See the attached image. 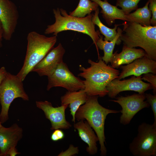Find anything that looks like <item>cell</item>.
Returning <instances> with one entry per match:
<instances>
[{"instance_id": "6da1fadb", "label": "cell", "mask_w": 156, "mask_h": 156, "mask_svg": "<svg viewBox=\"0 0 156 156\" xmlns=\"http://www.w3.org/2000/svg\"><path fill=\"white\" fill-rule=\"evenodd\" d=\"M90 67H80L81 71L78 75L84 78V89L88 96H98L103 97L108 92L107 86L113 80L116 79L119 75V70L112 67L100 57L98 62L89 59Z\"/></svg>"}, {"instance_id": "7a4b0ae2", "label": "cell", "mask_w": 156, "mask_h": 156, "mask_svg": "<svg viewBox=\"0 0 156 156\" xmlns=\"http://www.w3.org/2000/svg\"><path fill=\"white\" fill-rule=\"evenodd\" d=\"M55 22L47 26L44 31L46 34H53L57 36L59 32L70 30L86 34L90 37L95 44L97 52L98 59L100 56L96 43L100 38V32L95 30V25L92 21V14L83 17L73 16L68 14L62 8L53 9Z\"/></svg>"}, {"instance_id": "3957f363", "label": "cell", "mask_w": 156, "mask_h": 156, "mask_svg": "<svg viewBox=\"0 0 156 156\" xmlns=\"http://www.w3.org/2000/svg\"><path fill=\"white\" fill-rule=\"evenodd\" d=\"M98 96H88L86 103L81 105L77 111L75 118L77 121L86 120L94 130L100 146V155L105 156L107 150L105 145V123L107 116L110 114H116L120 111L105 108L98 101Z\"/></svg>"}, {"instance_id": "277c9868", "label": "cell", "mask_w": 156, "mask_h": 156, "mask_svg": "<svg viewBox=\"0 0 156 156\" xmlns=\"http://www.w3.org/2000/svg\"><path fill=\"white\" fill-rule=\"evenodd\" d=\"M121 25L123 27L120 38L124 45L141 47L148 57L156 61V26H145L126 21Z\"/></svg>"}, {"instance_id": "5b68a950", "label": "cell", "mask_w": 156, "mask_h": 156, "mask_svg": "<svg viewBox=\"0 0 156 156\" xmlns=\"http://www.w3.org/2000/svg\"><path fill=\"white\" fill-rule=\"evenodd\" d=\"M26 55L23 66L16 75L23 81L34 67L54 47L57 36L48 37L37 32H29Z\"/></svg>"}, {"instance_id": "8992f818", "label": "cell", "mask_w": 156, "mask_h": 156, "mask_svg": "<svg viewBox=\"0 0 156 156\" xmlns=\"http://www.w3.org/2000/svg\"><path fill=\"white\" fill-rule=\"evenodd\" d=\"M17 98H21L25 101L29 100L23 88V81L16 75L7 72L0 84V103L1 106L0 121L1 123L8 119L10 106L14 100Z\"/></svg>"}, {"instance_id": "52a82bcc", "label": "cell", "mask_w": 156, "mask_h": 156, "mask_svg": "<svg viewBox=\"0 0 156 156\" xmlns=\"http://www.w3.org/2000/svg\"><path fill=\"white\" fill-rule=\"evenodd\" d=\"M129 149L134 156H156V125L145 122L139 125Z\"/></svg>"}, {"instance_id": "ba28073f", "label": "cell", "mask_w": 156, "mask_h": 156, "mask_svg": "<svg viewBox=\"0 0 156 156\" xmlns=\"http://www.w3.org/2000/svg\"><path fill=\"white\" fill-rule=\"evenodd\" d=\"M48 79L47 90L56 87L64 88L68 91L84 89L83 81L75 76L63 61L58 65L53 73L48 77Z\"/></svg>"}, {"instance_id": "9c48e42d", "label": "cell", "mask_w": 156, "mask_h": 156, "mask_svg": "<svg viewBox=\"0 0 156 156\" xmlns=\"http://www.w3.org/2000/svg\"><path fill=\"white\" fill-rule=\"evenodd\" d=\"M145 93L134 94L126 96H120L116 100L110 101L119 104L122 107L120 111L121 115L120 118V123L124 125L129 124L135 115L139 111L150 105L146 101Z\"/></svg>"}, {"instance_id": "30bf717a", "label": "cell", "mask_w": 156, "mask_h": 156, "mask_svg": "<svg viewBox=\"0 0 156 156\" xmlns=\"http://www.w3.org/2000/svg\"><path fill=\"white\" fill-rule=\"evenodd\" d=\"M142 76H132L130 78L122 80L115 79L110 82L106 88L107 95L111 98H115L120 92L125 91H133L139 94H144L148 90L153 89L149 83L143 81Z\"/></svg>"}, {"instance_id": "8fae6325", "label": "cell", "mask_w": 156, "mask_h": 156, "mask_svg": "<svg viewBox=\"0 0 156 156\" xmlns=\"http://www.w3.org/2000/svg\"><path fill=\"white\" fill-rule=\"evenodd\" d=\"M19 13L17 7L10 0H0V21L3 29V38L10 40L17 25Z\"/></svg>"}, {"instance_id": "7c38bea8", "label": "cell", "mask_w": 156, "mask_h": 156, "mask_svg": "<svg viewBox=\"0 0 156 156\" xmlns=\"http://www.w3.org/2000/svg\"><path fill=\"white\" fill-rule=\"evenodd\" d=\"M23 129L16 123L6 128H0L1 156H15L19 154L16 148L23 136Z\"/></svg>"}, {"instance_id": "4fadbf2b", "label": "cell", "mask_w": 156, "mask_h": 156, "mask_svg": "<svg viewBox=\"0 0 156 156\" xmlns=\"http://www.w3.org/2000/svg\"><path fill=\"white\" fill-rule=\"evenodd\" d=\"M37 107L44 112L46 118L50 121L52 130L57 129H67L71 127L65 118V111L68 105L61 104L57 107H54L51 103L47 101H36Z\"/></svg>"}, {"instance_id": "5bb4252c", "label": "cell", "mask_w": 156, "mask_h": 156, "mask_svg": "<svg viewBox=\"0 0 156 156\" xmlns=\"http://www.w3.org/2000/svg\"><path fill=\"white\" fill-rule=\"evenodd\" d=\"M65 51L61 43L53 47L33 68L31 72L40 76H51L58 65L63 62Z\"/></svg>"}, {"instance_id": "9a60e30c", "label": "cell", "mask_w": 156, "mask_h": 156, "mask_svg": "<svg viewBox=\"0 0 156 156\" xmlns=\"http://www.w3.org/2000/svg\"><path fill=\"white\" fill-rule=\"evenodd\" d=\"M122 69L118 77L120 80L131 75L138 77L148 73L156 74V61L145 55L137 58L125 66H121Z\"/></svg>"}, {"instance_id": "2e32d148", "label": "cell", "mask_w": 156, "mask_h": 156, "mask_svg": "<svg viewBox=\"0 0 156 156\" xmlns=\"http://www.w3.org/2000/svg\"><path fill=\"white\" fill-rule=\"evenodd\" d=\"M74 126L77 130L81 139L88 144L87 152L91 155L96 154L98 151L96 142L99 139L88 122L86 120H81L75 123Z\"/></svg>"}, {"instance_id": "e0dca14e", "label": "cell", "mask_w": 156, "mask_h": 156, "mask_svg": "<svg viewBox=\"0 0 156 156\" xmlns=\"http://www.w3.org/2000/svg\"><path fill=\"white\" fill-rule=\"evenodd\" d=\"M146 55L142 49L130 48L123 45L122 51L118 53L117 51L113 53L111 62V66L116 68L124 64H128L136 59Z\"/></svg>"}, {"instance_id": "ac0fdd59", "label": "cell", "mask_w": 156, "mask_h": 156, "mask_svg": "<svg viewBox=\"0 0 156 156\" xmlns=\"http://www.w3.org/2000/svg\"><path fill=\"white\" fill-rule=\"evenodd\" d=\"M88 95L84 89L77 91L67 92L61 98V104H66L70 108L72 121L75 122V114L79 107L84 104L87 99Z\"/></svg>"}, {"instance_id": "d6986e66", "label": "cell", "mask_w": 156, "mask_h": 156, "mask_svg": "<svg viewBox=\"0 0 156 156\" xmlns=\"http://www.w3.org/2000/svg\"><path fill=\"white\" fill-rule=\"evenodd\" d=\"M96 3L101 8L100 13L109 26L112 25L116 20L127 21L125 15L121 9L109 3L107 0H90Z\"/></svg>"}, {"instance_id": "ffe728a7", "label": "cell", "mask_w": 156, "mask_h": 156, "mask_svg": "<svg viewBox=\"0 0 156 156\" xmlns=\"http://www.w3.org/2000/svg\"><path fill=\"white\" fill-rule=\"evenodd\" d=\"M117 31L116 36L111 41H108L103 40V36L100 35L96 43L98 49L103 51L104 55L101 57L106 64L110 62L111 61L116 44L119 45L121 42L120 37L123 32L122 30L119 27H118Z\"/></svg>"}, {"instance_id": "44dd1931", "label": "cell", "mask_w": 156, "mask_h": 156, "mask_svg": "<svg viewBox=\"0 0 156 156\" xmlns=\"http://www.w3.org/2000/svg\"><path fill=\"white\" fill-rule=\"evenodd\" d=\"M148 0L143 7L138 8L134 12L126 14L127 21L138 23L145 26L151 25V13L149 9Z\"/></svg>"}, {"instance_id": "7402d4cb", "label": "cell", "mask_w": 156, "mask_h": 156, "mask_svg": "<svg viewBox=\"0 0 156 156\" xmlns=\"http://www.w3.org/2000/svg\"><path fill=\"white\" fill-rule=\"evenodd\" d=\"M94 14H92V21L93 23L99 28L100 33L104 36V40L108 41L112 40L116 36L117 34L116 31L118 26L121 25L116 24L113 28H110L105 25L101 21L99 16V9L98 8L95 11Z\"/></svg>"}, {"instance_id": "603a6c76", "label": "cell", "mask_w": 156, "mask_h": 156, "mask_svg": "<svg viewBox=\"0 0 156 156\" xmlns=\"http://www.w3.org/2000/svg\"><path fill=\"white\" fill-rule=\"evenodd\" d=\"M98 6L96 3L90 0H79L77 8L73 11L70 12L69 15L78 17H84L96 10Z\"/></svg>"}, {"instance_id": "cb8c5ba5", "label": "cell", "mask_w": 156, "mask_h": 156, "mask_svg": "<svg viewBox=\"0 0 156 156\" xmlns=\"http://www.w3.org/2000/svg\"><path fill=\"white\" fill-rule=\"evenodd\" d=\"M140 0H116V6L120 7L125 14H128L138 8Z\"/></svg>"}, {"instance_id": "d4e9b609", "label": "cell", "mask_w": 156, "mask_h": 156, "mask_svg": "<svg viewBox=\"0 0 156 156\" xmlns=\"http://www.w3.org/2000/svg\"><path fill=\"white\" fill-rule=\"evenodd\" d=\"M146 101L151 107L153 112L154 121L153 124L156 125V94L152 95L151 94L145 93Z\"/></svg>"}, {"instance_id": "484cf974", "label": "cell", "mask_w": 156, "mask_h": 156, "mask_svg": "<svg viewBox=\"0 0 156 156\" xmlns=\"http://www.w3.org/2000/svg\"><path fill=\"white\" fill-rule=\"evenodd\" d=\"M142 80L149 82L152 85L154 94H156V75L151 73L144 74L142 76Z\"/></svg>"}, {"instance_id": "4316f807", "label": "cell", "mask_w": 156, "mask_h": 156, "mask_svg": "<svg viewBox=\"0 0 156 156\" xmlns=\"http://www.w3.org/2000/svg\"><path fill=\"white\" fill-rule=\"evenodd\" d=\"M149 1V9L151 11L152 17L151 23L153 26H156V0H148Z\"/></svg>"}, {"instance_id": "83f0119b", "label": "cell", "mask_w": 156, "mask_h": 156, "mask_svg": "<svg viewBox=\"0 0 156 156\" xmlns=\"http://www.w3.org/2000/svg\"><path fill=\"white\" fill-rule=\"evenodd\" d=\"M79 150L78 147H75L70 144L68 149L64 152L62 151L58 155L59 156H70L78 154Z\"/></svg>"}, {"instance_id": "f1b7e54d", "label": "cell", "mask_w": 156, "mask_h": 156, "mask_svg": "<svg viewBox=\"0 0 156 156\" xmlns=\"http://www.w3.org/2000/svg\"><path fill=\"white\" fill-rule=\"evenodd\" d=\"M64 136V133L61 129H57L52 133L51 138L53 141L56 142L63 139Z\"/></svg>"}, {"instance_id": "f546056e", "label": "cell", "mask_w": 156, "mask_h": 156, "mask_svg": "<svg viewBox=\"0 0 156 156\" xmlns=\"http://www.w3.org/2000/svg\"><path fill=\"white\" fill-rule=\"evenodd\" d=\"M7 72L5 67L3 66L0 68V84L5 77Z\"/></svg>"}, {"instance_id": "4dcf8cb0", "label": "cell", "mask_w": 156, "mask_h": 156, "mask_svg": "<svg viewBox=\"0 0 156 156\" xmlns=\"http://www.w3.org/2000/svg\"><path fill=\"white\" fill-rule=\"evenodd\" d=\"M3 29L1 22L0 21V47L2 45V41L3 38Z\"/></svg>"}, {"instance_id": "1f68e13d", "label": "cell", "mask_w": 156, "mask_h": 156, "mask_svg": "<svg viewBox=\"0 0 156 156\" xmlns=\"http://www.w3.org/2000/svg\"><path fill=\"white\" fill-rule=\"evenodd\" d=\"M1 124V122L0 121V128L2 126V125Z\"/></svg>"}, {"instance_id": "d6a6232c", "label": "cell", "mask_w": 156, "mask_h": 156, "mask_svg": "<svg viewBox=\"0 0 156 156\" xmlns=\"http://www.w3.org/2000/svg\"><path fill=\"white\" fill-rule=\"evenodd\" d=\"M0 156H1V155H0Z\"/></svg>"}]
</instances>
